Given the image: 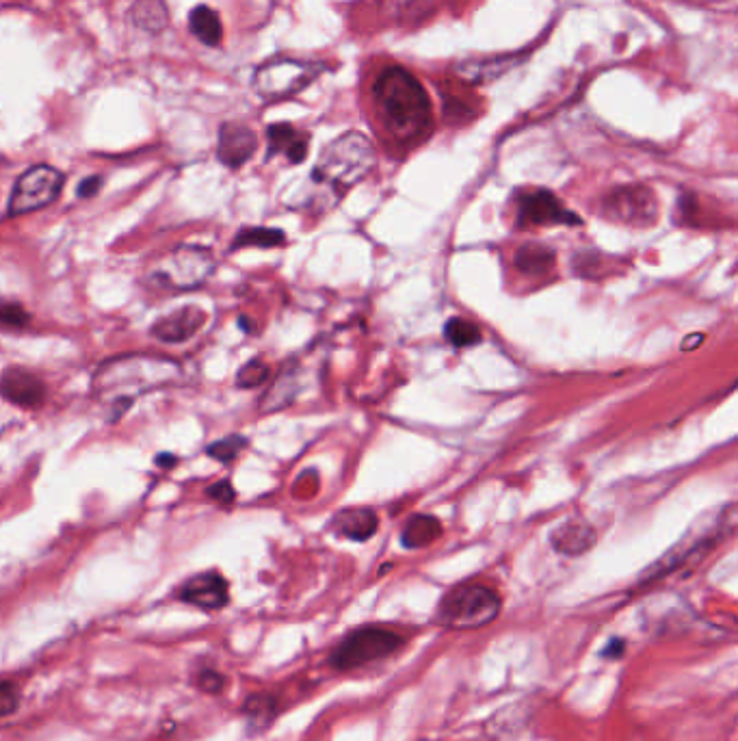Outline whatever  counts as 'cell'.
Here are the masks:
<instances>
[{
    "instance_id": "cell-1",
    "label": "cell",
    "mask_w": 738,
    "mask_h": 741,
    "mask_svg": "<svg viewBox=\"0 0 738 741\" xmlns=\"http://www.w3.org/2000/svg\"><path fill=\"white\" fill-rule=\"evenodd\" d=\"M182 380V367L174 358L152 354H124L100 364L91 393L109 408V421H117L139 395L154 393Z\"/></svg>"
},
{
    "instance_id": "cell-2",
    "label": "cell",
    "mask_w": 738,
    "mask_h": 741,
    "mask_svg": "<svg viewBox=\"0 0 738 741\" xmlns=\"http://www.w3.org/2000/svg\"><path fill=\"white\" fill-rule=\"evenodd\" d=\"M375 161L371 139L358 130H349L334 139L321 152L319 163L312 169L306 191H303V206L314 208V211L334 208L342 195L371 174Z\"/></svg>"
},
{
    "instance_id": "cell-3",
    "label": "cell",
    "mask_w": 738,
    "mask_h": 741,
    "mask_svg": "<svg viewBox=\"0 0 738 741\" xmlns=\"http://www.w3.org/2000/svg\"><path fill=\"white\" fill-rule=\"evenodd\" d=\"M375 107L388 133L403 143L423 139L431 130V102L418 78L401 65L381 70L373 83Z\"/></svg>"
},
{
    "instance_id": "cell-4",
    "label": "cell",
    "mask_w": 738,
    "mask_h": 741,
    "mask_svg": "<svg viewBox=\"0 0 738 741\" xmlns=\"http://www.w3.org/2000/svg\"><path fill=\"white\" fill-rule=\"evenodd\" d=\"M215 258L206 247L178 245L158 256L146 271V284L156 291H193L213 273Z\"/></svg>"
},
{
    "instance_id": "cell-5",
    "label": "cell",
    "mask_w": 738,
    "mask_h": 741,
    "mask_svg": "<svg viewBox=\"0 0 738 741\" xmlns=\"http://www.w3.org/2000/svg\"><path fill=\"white\" fill-rule=\"evenodd\" d=\"M500 594L483 583H464L448 592L438 609L436 622L448 629H481L500 614Z\"/></svg>"
},
{
    "instance_id": "cell-6",
    "label": "cell",
    "mask_w": 738,
    "mask_h": 741,
    "mask_svg": "<svg viewBox=\"0 0 738 741\" xmlns=\"http://www.w3.org/2000/svg\"><path fill=\"white\" fill-rule=\"evenodd\" d=\"M405 646V637L386 627H362L349 633L329 655V663L338 672L364 668L368 663L397 655Z\"/></svg>"
},
{
    "instance_id": "cell-7",
    "label": "cell",
    "mask_w": 738,
    "mask_h": 741,
    "mask_svg": "<svg viewBox=\"0 0 738 741\" xmlns=\"http://www.w3.org/2000/svg\"><path fill=\"white\" fill-rule=\"evenodd\" d=\"M325 72L323 63L278 57L262 63L254 74V89L262 100L280 102L297 96Z\"/></svg>"
},
{
    "instance_id": "cell-8",
    "label": "cell",
    "mask_w": 738,
    "mask_h": 741,
    "mask_svg": "<svg viewBox=\"0 0 738 741\" xmlns=\"http://www.w3.org/2000/svg\"><path fill=\"white\" fill-rule=\"evenodd\" d=\"M63 174L57 167L35 165L16 180L9 198V215L18 217L33 211H42L59 198L63 189Z\"/></svg>"
},
{
    "instance_id": "cell-9",
    "label": "cell",
    "mask_w": 738,
    "mask_h": 741,
    "mask_svg": "<svg viewBox=\"0 0 738 741\" xmlns=\"http://www.w3.org/2000/svg\"><path fill=\"white\" fill-rule=\"evenodd\" d=\"M602 217L632 228H650L658 219L656 195L643 185L617 187L606 193L600 206Z\"/></svg>"
},
{
    "instance_id": "cell-10",
    "label": "cell",
    "mask_w": 738,
    "mask_h": 741,
    "mask_svg": "<svg viewBox=\"0 0 738 741\" xmlns=\"http://www.w3.org/2000/svg\"><path fill=\"white\" fill-rule=\"evenodd\" d=\"M518 224L522 228L529 226H578L581 217L568 211L559 198L548 189H529L518 195Z\"/></svg>"
},
{
    "instance_id": "cell-11",
    "label": "cell",
    "mask_w": 738,
    "mask_h": 741,
    "mask_svg": "<svg viewBox=\"0 0 738 741\" xmlns=\"http://www.w3.org/2000/svg\"><path fill=\"white\" fill-rule=\"evenodd\" d=\"M176 596L182 603H189L204 611H217L228 605L230 588H228V581L223 579L219 572L206 570L184 581L178 588Z\"/></svg>"
},
{
    "instance_id": "cell-12",
    "label": "cell",
    "mask_w": 738,
    "mask_h": 741,
    "mask_svg": "<svg viewBox=\"0 0 738 741\" xmlns=\"http://www.w3.org/2000/svg\"><path fill=\"white\" fill-rule=\"evenodd\" d=\"M206 321H208V315H206V310H202L200 306H182L158 319L150 328V334L158 338L161 343H169V345L187 343L193 336L202 332Z\"/></svg>"
},
{
    "instance_id": "cell-13",
    "label": "cell",
    "mask_w": 738,
    "mask_h": 741,
    "mask_svg": "<svg viewBox=\"0 0 738 741\" xmlns=\"http://www.w3.org/2000/svg\"><path fill=\"white\" fill-rule=\"evenodd\" d=\"M46 384L42 377L26 369H7L0 375V397L18 408L35 410L46 401Z\"/></svg>"
},
{
    "instance_id": "cell-14",
    "label": "cell",
    "mask_w": 738,
    "mask_h": 741,
    "mask_svg": "<svg viewBox=\"0 0 738 741\" xmlns=\"http://www.w3.org/2000/svg\"><path fill=\"white\" fill-rule=\"evenodd\" d=\"M256 148H258V137L249 126L239 124V122H228L221 126L217 156L226 167L230 169L243 167L249 159H252Z\"/></svg>"
},
{
    "instance_id": "cell-15",
    "label": "cell",
    "mask_w": 738,
    "mask_h": 741,
    "mask_svg": "<svg viewBox=\"0 0 738 741\" xmlns=\"http://www.w3.org/2000/svg\"><path fill=\"white\" fill-rule=\"evenodd\" d=\"M267 141H269V150L267 156H278L284 154L288 163L299 165L306 161L308 156V146H310V137L308 133H301L291 124H273L267 128Z\"/></svg>"
},
{
    "instance_id": "cell-16",
    "label": "cell",
    "mask_w": 738,
    "mask_h": 741,
    "mask_svg": "<svg viewBox=\"0 0 738 741\" xmlns=\"http://www.w3.org/2000/svg\"><path fill=\"white\" fill-rule=\"evenodd\" d=\"M596 540H598L596 531H593L587 523H565L550 533L552 549L568 557H578L587 553L591 546L596 544Z\"/></svg>"
},
{
    "instance_id": "cell-17",
    "label": "cell",
    "mask_w": 738,
    "mask_h": 741,
    "mask_svg": "<svg viewBox=\"0 0 738 741\" xmlns=\"http://www.w3.org/2000/svg\"><path fill=\"white\" fill-rule=\"evenodd\" d=\"M332 527L342 538L366 542L377 531V514L368 507H349L334 518Z\"/></svg>"
},
{
    "instance_id": "cell-18",
    "label": "cell",
    "mask_w": 738,
    "mask_h": 741,
    "mask_svg": "<svg viewBox=\"0 0 738 741\" xmlns=\"http://www.w3.org/2000/svg\"><path fill=\"white\" fill-rule=\"evenodd\" d=\"M518 63V57L503 55V57H490V59H472L459 65V76H464L472 85H483L492 83L494 78H500L505 72H509L513 65Z\"/></svg>"
},
{
    "instance_id": "cell-19",
    "label": "cell",
    "mask_w": 738,
    "mask_h": 741,
    "mask_svg": "<svg viewBox=\"0 0 738 741\" xmlns=\"http://www.w3.org/2000/svg\"><path fill=\"white\" fill-rule=\"evenodd\" d=\"M440 536H442V525L436 516L416 514L407 520V525L401 533V542L405 549H423V546H429Z\"/></svg>"
},
{
    "instance_id": "cell-20",
    "label": "cell",
    "mask_w": 738,
    "mask_h": 741,
    "mask_svg": "<svg viewBox=\"0 0 738 741\" xmlns=\"http://www.w3.org/2000/svg\"><path fill=\"white\" fill-rule=\"evenodd\" d=\"M191 33L206 46H219L223 39V24L219 13L208 5H197L189 16Z\"/></svg>"
},
{
    "instance_id": "cell-21",
    "label": "cell",
    "mask_w": 738,
    "mask_h": 741,
    "mask_svg": "<svg viewBox=\"0 0 738 741\" xmlns=\"http://www.w3.org/2000/svg\"><path fill=\"white\" fill-rule=\"evenodd\" d=\"M130 22L137 29L146 31L150 35L161 33L169 22V11L163 0H139L135 7L130 9Z\"/></svg>"
},
{
    "instance_id": "cell-22",
    "label": "cell",
    "mask_w": 738,
    "mask_h": 741,
    "mask_svg": "<svg viewBox=\"0 0 738 741\" xmlns=\"http://www.w3.org/2000/svg\"><path fill=\"white\" fill-rule=\"evenodd\" d=\"M516 267L526 276H544L555 267V252L539 243L522 245L516 254Z\"/></svg>"
},
{
    "instance_id": "cell-23",
    "label": "cell",
    "mask_w": 738,
    "mask_h": 741,
    "mask_svg": "<svg viewBox=\"0 0 738 741\" xmlns=\"http://www.w3.org/2000/svg\"><path fill=\"white\" fill-rule=\"evenodd\" d=\"M286 243V234L280 228H243L239 234H236L230 252L243 250V247H278Z\"/></svg>"
},
{
    "instance_id": "cell-24",
    "label": "cell",
    "mask_w": 738,
    "mask_h": 741,
    "mask_svg": "<svg viewBox=\"0 0 738 741\" xmlns=\"http://www.w3.org/2000/svg\"><path fill=\"white\" fill-rule=\"evenodd\" d=\"M444 336L455 347H472V345L481 343V338H483L479 325H474L472 321L461 319V317H455L444 325Z\"/></svg>"
},
{
    "instance_id": "cell-25",
    "label": "cell",
    "mask_w": 738,
    "mask_h": 741,
    "mask_svg": "<svg viewBox=\"0 0 738 741\" xmlns=\"http://www.w3.org/2000/svg\"><path fill=\"white\" fill-rule=\"evenodd\" d=\"M31 323V315L18 302L0 299V330H24Z\"/></svg>"
},
{
    "instance_id": "cell-26",
    "label": "cell",
    "mask_w": 738,
    "mask_h": 741,
    "mask_svg": "<svg viewBox=\"0 0 738 741\" xmlns=\"http://www.w3.org/2000/svg\"><path fill=\"white\" fill-rule=\"evenodd\" d=\"M245 447H247V438L228 436V438H221V440L213 442V445L206 449V453L210 455V458H215L217 462L228 464V462H234L236 458H239V453Z\"/></svg>"
},
{
    "instance_id": "cell-27",
    "label": "cell",
    "mask_w": 738,
    "mask_h": 741,
    "mask_svg": "<svg viewBox=\"0 0 738 741\" xmlns=\"http://www.w3.org/2000/svg\"><path fill=\"white\" fill-rule=\"evenodd\" d=\"M269 375H271V369L265 362L252 360L245 364V367L239 371V375H236V384H239L241 388H256V386L265 384L269 380Z\"/></svg>"
},
{
    "instance_id": "cell-28",
    "label": "cell",
    "mask_w": 738,
    "mask_h": 741,
    "mask_svg": "<svg viewBox=\"0 0 738 741\" xmlns=\"http://www.w3.org/2000/svg\"><path fill=\"white\" fill-rule=\"evenodd\" d=\"M275 711H278V705H275V700L271 696H254V698H249V702L245 705V713L256 724H269L273 720Z\"/></svg>"
},
{
    "instance_id": "cell-29",
    "label": "cell",
    "mask_w": 738,
    "mask_h": 741,
    "mask_svg": "<svg viewBox=\"0 0 738 741\" xmlns=\"http://www.w3.org/2000/svg\"><path fill=\"white\" fill-rule=\"evenodd\" d=\"M18 700H20L18 687L11 681H0V718H5V715L16 711Z\"/></svg>"
},
{
    "instance_id": "cell-30",
    "label": "cell",
    "mask_w": 738,
    "mask_h": 741,
    "mask_svg": "<svg viewBox=\"0 0 738 741\" xmlns=\"http://www.w3.org/2000/svg\"><path fill=\"white\" fill-rule=\"evenodd\" d=\"M206 494H208V497L213 499V501H217L219 505H223V507L232 505L234 499H236V490H234V486H232V481H228V479L217 481V484H213V486H210V488L206 490Z\"/></svg>"
},
{
    "instance_id": "cell-31",
    "label": "cell",
    "mask_w": 738,
    "mask_h": 741,
    "mask_svg": "<svg viewBox=\"0 0 738 741\" xmlns=\"http://www.w3.org/2000/svg\"><path fill=\"white\" fill-rule=\"evenodd\" d=\"M223 683H226V679H223L219 672H213V670L202 672L200 679H197V685H200L204 692H210V694H217L219 689L223 687Z\"/></svg>"
},
{
    "instance_id": "cell-32",
    "label": "cell",
    "mask_w": 738,
    "mask_h": 741,
    "mask_svg": "<svg viewBox=\"0 0 738 741\" xmlns=\"http://www.w3.org/2000/svg\"><path fill=\"white\" fill-rule=\"evenodd\" d=\"M100 189H102V176H89L81 182V185H78L76 193H78V198L87 200V198H94V195H98Z\"/></svg>"
},
{
    "instance_id": "cell-33",
    "label": "cell",
    "mask_w": 738,
    "mask_h": 741,
    "mask_svg": "<svg viewBox=\"0 0 738 741\" xmlns=\"http://www.w3.org/2000/svg\"><path fill=\"white\" fill-rule=\"evenodd\" d=\"M624 648H626V642L624 640H617V637H615V640H611L609 642V646H606L604 648V657L606 659H615V657H622V653H624Z\"/></svg>"
},
{
    "instance_id": "cell-34",
    "label": "cell",
    "mask_w": 738,
    "mask_h": 741,
    "mask_svg": "<svg viewBox=\"0 0 738 741\" xmlns=\"http://www.w3.org/2000/svg\"><path fill=\"white\" fill-rule=\"evenodd\" d=\"M154 462H156V466H161V468H171V466L178 464V458L174 453H158Z\"/></svg>"
},
{
    "instance_id": "cell-35",
    "label": "cell",
    "mask_w": 738,
    "mask_h": 741,
    "mask_svg": "<svg viewBox=\"0 0 738 741\" xmlns=\"http://www.w3.org/2000/svg\"><path fill=\"white\" fill-rule=\"evenodd\" d=\"M702 341H704V334H691V338H687V341L682 343V349H695Z\"/></svg>"
}]
</instances>
